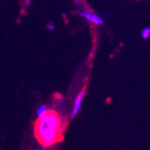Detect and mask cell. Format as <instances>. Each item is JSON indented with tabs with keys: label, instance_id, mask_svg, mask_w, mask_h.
Listing matches in <instances>:
<instances>
[{
	"label": "cell",
	"instance_id": "7a4b0ae2",
	"mask_svg": "<svg viewBox=\"0 0 150 150\" xmlns=\"http://www.w3.org/2000/svg\"><path fill=\"white\" fill-rule=\"evenodd\" d=\"M85 93L86 91L83 89L82 91L79 92V93L77 94V96L76 98V101H75V103H74V108H73V111L71 112V118H74L78 111H79V109L81 107V104H82V101H83V98H84V95H85Z\"/></svg>",
	"mask_w": 150,
	"mask_h": 150
},
{
	"label": "cell",
	"instance_id": "6da1fadb",
	"mask_svg": "<svg viewBox=\"0 0 150 150\" xmlns=\"http://www.w3.org/2000/svg\"><path fill=\"white\" fill-rule=\"evenodd\" d=\"M60 119L54 111H49L44 116L39 117L35 122L34 134L39 143L49 147L61 139Z\"/></svg>",
	"mask_w": 150,
	"mask_h": 150
},
{
	"label": "cell",
	"instance_id": "8992f818",
	"mask_svg": "<svg viewBox=\"0 0 150 150\" xmlns=\"http://www.w3.org/2000/svg\"><path fill=\"white\" fill-rule=\"evenodd\" d=\"M48 28H49V30L53 31L54 29H55V26H54V24H53V23H50V24L48 25Z\"/></svg>",
	"mask_w": 150,
	"mask_h": 150
},
{
	"label": "cell",
	"instance_id": "5b68a950",
	"mask_svg": "<svg viewBox=\"0 0 150 150\" xmlns=\"http://www.w3.org/2000/svg\"><path fill=\"white\" fill-rule=\"evenodd\" d=\"M141 35L144 39H148L150 37V27H146V28H145L142 31Z\"/></svg>",
	"mask_w": 150,
	"mask_h": 150
},
{
	"label": "cell",
	"instance_id": "3957f363",
	"mask_svg": "<svg viewBox=\"0 0 150 150\" xmlns=\"http://www.w3.org/2000/svg\"><path fill=\"white\" fill-rule=\"evenodd\" d=\"M81 16H84L86 19H87L88 21L90 22H93V23L95 24H103V20L97 16H95V15H93V13H81Z\"/></svg>",
	"mask_w": 150,
	"mask_h": 150
},
{
	"label": "cell",
	"instance_id": "277c9868",
	"mask_svg": "<svg viewBox=\"0 0 150 150\" xmlns=\"http://www.w3.org/2000/svg\"><path fill=\"white\" fill-rule=\"evenodd\" d=\"M48 112H49V110L47 109V107L45 105H42V106H40L38 108V110H37V115H38V117H42Z\"/></svg>",
	"mask_w": 150,
	"mask_h": 150
}]
</instances>
